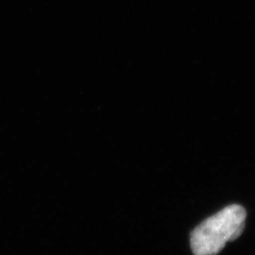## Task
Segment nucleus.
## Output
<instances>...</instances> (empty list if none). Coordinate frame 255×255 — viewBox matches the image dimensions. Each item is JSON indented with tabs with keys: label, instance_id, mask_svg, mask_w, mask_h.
Instances as JSON below:
<instances>
[{
	"label": "nucleus",
	"instance_id": "1",
	"mask_svg": "<svg viewBox=\"0 0 255 255\" xmlns=\"http://www.w3.org/2000/svg\"><path fill=\"white\" fill-rule=\"evenodd\" d=\"M247 213L241 205H231L198 226L190 235L195 255H217L225 246L242 235Z\"/></svg>",
	"mask_w": 255,
	"mask_h": 255
}]
</instances>
